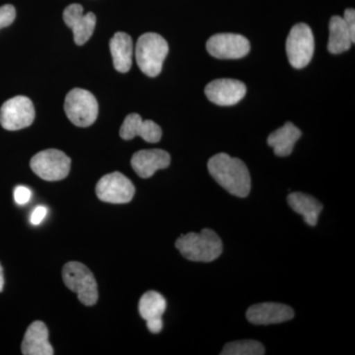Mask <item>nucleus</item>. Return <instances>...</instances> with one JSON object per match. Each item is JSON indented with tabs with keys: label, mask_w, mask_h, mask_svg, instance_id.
Segmentation results:
<instances>
[{
	"label": "nucleus",
	"mask_w": 355,
	"mask_h": 355,
	"mask_svg": "<svg viewBox=\"0 0 355 355\" xmlns=\"http://www.w3.org/2000/svg\"><path fill=\"white\" fill-rule=\"evenodd\" d=\"M209 174L231 195L246 198L251 191V176L247 166L240 159L226 153L212 156L207 163Z\"/></svg>",
	"instance_id": "nucleus-1"
},
{
	"label": "nucleus",
	"mask_w": 355,
	"mask_h": 355,
	"mask_svg": "<svg viewBox=\"0 0 355 355\" xmlns=\"http://www.w3.org/2000/svg\"><path fill=\"white\" fill-rule=\"evenodd\" d=\"M176 248L187 260L200 263L216 261L223 252L220 237L209 228L182 235L177 239Z\"/></svg>",
	"instance_id": "nucleus-2"
},
{
	"label": "nucleus",
	"mask_w": 355,
	"mask_h": 355,
	"mask_svg": "<svg viewBox=\"0 0 355 355\" xmlns=\"http://www.w3.org/2000/svg\"><path fill=\"white\" fill-rule=\"evenodd\" d=\"M168 51L169 46L162 36L156 33H146L139 37L135 46L137 65L146 76L156 77L162 70Z\"/></svg>",
	"instance_id": "nucleus-3"
},
{
	"label": "nucleus",
	"mask_w": 355,
	"mask_h": 355,
	"mask_svg": "<svg viewBox=\"0 0 355 355\" xmlns=\"http://www.w3.org/2000/svg\"><path fill=\"white\" fill-rule=\"evenodd\" d=\"M62 279L67 288L76 292L83 304L93 306L97 303V282L87 266L78 261L65 263L62 268Z\"/></svg>",
	"instance_id": "nucleus-4"
},
{
	"label": "nucleus",
	"mask_w": 355,
	"mask_h": 355,
	"mask_svg": "<svg viewBox=\"0 0 355 355\" xmlns=\"http://www.w3.org/2000/svg\"><path fill=\"white\" fill-rule=\"evenodd\" d=\"M64 111L76 127L87 128L97 120L98 102L95 96L85 89H72L65 97Z\"/></svg>",
	"instance_id": "nucleus-5"
},
{
	"label": "nucleus",
	"mask_w": 355,
	"mask_h": 355,
	"mask_svg": "<svg viewBox=\"0 0 355 355\" xmlns=\"http://www.w3.org/2000/svg\"><path fill=\"white\" fill-rule=\"evenodd\" d=\"M315 42L312 30L305 23L294 25L286 40V53L294 69L307 67L314 55Z\"/></svg>",
	"instance_id": "nucleus-6"
},
{
	"label": "nucleus",
	"mask_w": 355,
	"mask_h": 355,
	"mask_svg": "<svg viewBox=\"0 0 355 355\" xmlns=\"http://www.w3.org/2000/svg\"><path fill=\"white\" fill-rule=\"evenodd\" d=\"M32 171L44 181H60L69 176L71 160L58 149H46L37 153L30 162Z\"/></svg>",
	"instance_id": "nucleus-7"
},
{
	"label": "nucleus",
	"mask_w": 355,
	"mask_h": 355,
	"mask_svg": "<svg viewBox=\"0 0 355 355\" xmlns=\"http://www.w3.org/2000/svg\"><path fill=\"white\" fill-rule=\"evenodd\" d=\"M35 120V108L25 96L7 100L0 108V125L6 130H19L30 127Z\"/></svg>",
	"instance_id": "nucleus-8"
},
{
	"label": "nucleus",
	"mask_w": 355,
	"mask_h": 355,
	"mask_svg": "<svg viewBox=\"0 0 355 355\" xmlns=\"http://www.w3.org/2000/svg\"><path fill=\"white\" fill-rule=\"evenodd\" d=\"M135 188L128 178L120 172L105 175L96 184V195L102 202L123 205L135 197Z\"/></svg>",
	"instance_id": "nucleus-9"
},
{
	"label": "nucleus",
	"mask_w": 355,
	"mask_h": 355,
	"mask_svg": "<svg viewBox=\"0 0 355 355\" xmlns=\"http://www.w3.org/2000/svg\"><path fill=\"white\" fill-rule=\"evenodd\" d=\"M249 40L242 35L221 33L210 37L207 50L210 55L220 60H238L250 53Z\"/></svg>",
	"instance_id": "nucleus-10"
},
{
	"label": "nucleus",
	"mask_w": 355,
	"mask_h": 355,
	"mask_svg": "<svg viewBox=\"0 0 355 355\" xmlns=\"http://www.w3.org/2000/svg\"><path fill=\"white\" fill-rule=\"evenodd\" d=\"M246 92L244 83L229 78L216 79L205 89L207 99L218 106H233L241 101Z\"/></svg>",
	"instance_id": "nucleus-11"
},
{
	"label": "nucleus",
	"mask_w": 355,
	"mask_h": 355,
	"mask_svg": "<svg viewBox=\"0 0 355 355\" xmlns=\"http://www.w3.org/2000/svg\"><path fill=\"white\" fill-rule=\"evenodd\" d=\"M83 7L80 4H71L64 11V21L74 35V42L78 46H83L92 36L95 30V14H84Z\"/></svg>",
	"instance_id": "nucleus-12"
},
{
	"label": "nucleus",
	"mask_w": 355,
	"mask_h": 355,
	"mask_svg": "<svg viewBox=\"0 0 355 355\" xmlns=\"http://www.w3.org/2000/svg\"><path fill=\"white\" fill-rule=\"evenodd\" d=\"M293 317V309L280 303H259L247 310L248 321L257 326L284 323Z\"/></svg>",
	"instance_id": "nucleus-13"
},
{
	"label": "nucleus",
	"mask_w": 355,
	"mask_h": 355,
	"mask_svg": "<svg viewBox=\"0 0 355 355\" xmlns=\"http://www.w3.org/2000/svg\"><path fill=\"white\" fill-rule=\"evenodd\" d=\"M167 307L165 298L157 291H147L139 300V311L149 331L159 334L163 329L162 316Z\"/></svg>",
	"instance_id": "nucleus-14"
},
{
	"label": "nucleus",
	"mask_w": 355,
	"mask_h": 355,
	"mask_svg": "<svg viewBox=\"0 0 355 355\" xmlns=\"http://www.w3.org/2000/svg\"><path fill=\"white\" fill-rule=\"evenodd\" d=\"M120 135L125 140L140 137L149 144H156L162 137V130L153 121H144L139 114H130L121 125Z\"/></svg>",
	"instance_id": "nucleus-15"
},
{
	"label": "nucleus",
	"mask_w": 355,
	"mask_h": 355,
	"mask_svg": "<svg viewBox=\"0 0 355 355\" xmlns=\"http://www.w3.org/2000/svg\"><path fill=\"white\" fill-rule=\"evenodd\" d=\"M130 163L132 169L140 178L148 179L158 170L169 167L171 157L167 151L162 149H148L133 154Z\"/></svg>",
	"instance_id": "nucleus-16"
},
{
	"label": "nucleus",
	"mask_w": 355,
	"mask_h": 355,
	"mask_svg": "<svg viewBox=\"0 0 355 355\" xmlns=\"http://www.w3.org/2000/svg\"><path fill=\"white\" fill-rule=\"evenodd\" d=\"M24 355H53V349L49 342V331L41 321H35L26 331L21 345Z\"/></svg>",
	"instance_id": "nucleus-17"
},
{
	"label": "nucleus",
	"mask_w": 355,
	"mask_h": 355,
	"mask_svg": "<svg viewBox=\"0 0 355 355\" xmlns=\"http://www.w3.org/2000/svg\"><path fill=\"white\" fill-rule=\"evenodd\" d=\"M302 132L291 121H287L284 127L270 133L268 137V144L272 147L273 151L279 157H286L293 151L297 140L300 139Z\"/></svg>",
	"instance_id": "nucleus-18"
},
{
	"label": "nucleus",
	"mask_w": 355,
	"mask_h": 355,
	"mask_svg": "<svg viewBox=\"0 0 355 355\" xmlns=\"http://www.w3.org/2000/svg\"><path fill=\"white\" fill-rule=\"evenodd\" d=\"M110 50L116 70L125 73L132 69L133 44L130 35L123 32L116 33L110 41Z\"/></svg>",
	"instance_id": "nucleus-19"
},
{
	"label": "nucleus",
	"mask_w": 355,
	"mask_h": 355,
	"mask_svg": "<svg viewBox=\"0 0 355 355\" xmlns=\"http://www.w3.org/2000/svg\"><path fill=\"white\" fill-rule=\"evenodd\" d=\"M287 202L296 214L303 216V219L309 226H316L323 205L316 200L303 193H291L287 197Z\"/></svg>",
	"instance_id": "nucleus-20"
},
{
	"label": "nucleus",
	"mask_w": 355,
	"mask_h": 355,
	"mask_svg": "<svg viewBox=\"0 0 355 355\" xmlns=\"http://www.w3.org/2000/svg\"><path fill=\"white\" fill-rule=\"evenodd\" d=\"M354 44L349 28L340 16H333L330 21V38H329L328 50L334 55L349 51Z\"/></svg>",
	"instance_id": "nucleus-21"
},
{
	"label": "nucleus",
	"mask_w": 355,
	"mask_h": 355,
	"mask_svg": "<svg viewBox=\"0 0 355 355\" xmlns=\"http://www.w3.org/2000/svg\"><path fill=\"white\" fill-rule=\"evenodd\" d=\"M265 347L260 342L252 340L228 343L222 349V355H263Z\"/></svg>",
	"instance_id": "nucleus-22"
},
{
	"label": "nucleus",
	"mask_w": 355,
	"mask_h": 355,
	"mask_svg": "<svg viewBox=\"0 0 355 355\" xmlns=\"http://www.w3.org/2000/svg\"><path fill=\"white\" fill-rule=\"evenodd\" d=\"M15 18V7L10 6V4L0 7V29L12 24Z\"/></svg>",
	"instance_id": "nucleus-23"
},
{
	"label": "nucleus",
	"mask_w": 355,
	"mask_h": 355,
	"mask_svg": "<svg viewBox=\"0 0 355 355\" xmlns=\"http://www.w3.org/2000/svg\"><path fill=\"white\" fill-rule=\"evenodd\" d=\"M31 197L32 191L27 187L18 186L14 190V200H15L18 205H26V203L29 202V200H31Z\"/></svg>",
	"instance_id": "nucleus-24"
},
{
	"label": "nucleus",
	"mask_w": 355,
	"mask_h": 355,
	"mask_svg": "<svg viewBox=\"0 0 355 355\" xmlns=\"http://www.w3.org/2000/svg\"><path fill=\"white\" fill-rule=\"evenodd\" d=\"M345 24L349 28L352 39L355 41V11L354 9L349 8L345 10V16H343Z\"/></svg>",
	"instance_id": "nucleus-25"
},
{
	"label": "nucleus",
	"mask_w": 355,
	"mask_h": 355,
	"mask_svg": "<svg viewBox=\"0 0 355 355\" xmlns=\"http://www.w3.org/2000/svg\"><path fill=\"white\" fill-rule=\"evenodd\" d=\"M48 210L44 207H38L35 209L31 216V222L34 225H39L44 220V217L46 216Z\"/></svg>",
	"instance_id": "nucleus-26"
},
{
	"label": "nucleus",
	"mask_w": 355,
	"mask_h": 355,
	"mask_svg": "<svg viewBox=\"0 0 355 355\" xmlns=\"http://www.w3.org/2000/svg\"><path fill=\"white\" fill-rule=\"evenodd\" d=\"M4 286V277H3V270H2V266L0 265V292L3 291Z\"/></svg>",
	"instance_id": "nucleus-27"
}]
</instances>
